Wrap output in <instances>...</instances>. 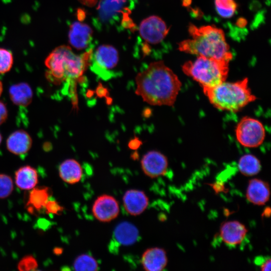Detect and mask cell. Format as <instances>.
Returning a JSON list of instances; mask_svg holds the SVG:
<instances>
[{"label":"cell","instance_id":"obj_1","mask_svg":"<svg viewBox=\"0 0 271 271\" xmlns=\"http://www.w3.org/2000/svg\"><path fill=\"white\" fill-rule=\"evenodd\" d=\"M135 93L151 105H174L182 84L163 61L150 63L135 77Z\"/></svg>","mask_w":271,"mask_h":271},{"label":"cell","instance_id":"obj_2","mask_svg":"<svg viewBox=\"0 0 271 271\" xmlns=\"http://www.w3.org/2000/svg\"><path fill=\"white\" fill-rule=\"evenodd\" d=\"M92 52L90 49L77 55L68 46L56 47L45 61L47 79L55 84L76 82L89 66Z\"/></svg>","mask_w":271,"mask_h":271},{"label":"cell","instance_id":"obj_3","mask_svg":"<svg viewBox=\"0 0 271 271\" xmlns=\"http://www.w3.org/2000/svg\"><path fill=\"white\" fill-rule=\"evenodd\" d=\"M188 31L192 39L179 44L181 51L228 61L232 59L229 46L221 29L210 25L197 27L190 24Z\"/></svg>","mask_w":271,"mask_h":271},{"label":"cell","instance_id":"obj_4","mask_svg":"<svg viewBox=\"0 0 271 271\" xmlns=\"http://www.w3.org/2000/svg\"><path fill=\"white\" fill-rule=\"evenodd\" d=\"M248 83L246 78L234 82L225 81L203 90L210 103L217 109L236 112L256 99Z\"/></svg>","mask_w":271,"mask_h":271},{"label":"cell","instance_id":"obj_5","mask_svg":"<svg viewBox=\"0 0 271 271\" xmlns=\"http://www.w3.org/2000/svg\"><path fill=\"white\" fill-rule=\"evenodd\" d=\"M228 61L198 56L182 66L183 72L199 83L203 88L214 86L226 80L229 71Z\"/></svg>","mask_w":271,"mask_h":271},{"label":"cell","instance_id":"obj_6","mask_svg":"<svg viewBox=\"0 0 271 271\" xmlns=\"http://www.w3.org/2000/svg\"><path fill=\"white\" fill-rule=\"evenodd\" d=\"M238 142L243 146L256 148L259 146L265 138V129L258 120L245 116L238 123L235 129Z\"/></svg>","mask_w":271,"mask_h":271},{"label":"cell","instance_id":"obj_7","mask_svg":"<svg viewBox=\"0 0 271 271\" xmlns=\"http://www.w3.org/2000/svg\"><path fill=\"white\" fill-rule=\"evenodd\" d=\"M118 61L117 50L111 45L103 44L92 52L89 66L96 74L106 78L117 66Z\"/></svg>","mask_w":271,"mask_h":271},{"label":"cell","instance_id":"obj_8","mask_svg":"<svg viewBox=\"0 0 271 271\" xmlns=\"http://www.w3.org/2000/svg\"><path fill=\"white\" fill-rule=\"evenodd\" d=\"M169 30L165 22L157 16H151L144 19L139 26L141 37L146 42L151 44L162 42Z\"/></svg>","mask_w":271,"mask_h":271},{"label":"cell","instance_id":"obj_9","mask_svg":"<svg viewBox=\"0 0 271 271\" xmlns=\"http://www.w3.org/2000/svg\"><path fill=\"white\" fill-rule=\"evenodd\" d=\"M120 207L117 200L112 196L102 194L94 201L92 206L94 217L102 222H108L119 215Z\"/></svg>","mask_w":271,"mask_h":271},{"label":"cell","instance_id":"obj_10","mask_svg":"<svg viewBox=\"0 0 271 271\" xmlns=\"http://www.w3.org/2000/svg\"><path fill=\"white\" fill-rule=\"evenodd\" d=\"M141 165L146 175L151 178H155L166 173L168 161L167 157L161 152L151 151L143 156Z\"/></svg>","mask_w":271,"mask_h":271},{"label":"cell","instance_id":"obj_11","mask_svg":"<svg viewBox=\"0 0 271 271\" xmlns=\"http://www.w3.org/2000/svg\"><path fill=\"white\" fill-rule=\"evenodd\" d=\"M219 232L221 239L225 244L234 246L242 242L248 232V229L241 222L230 220L221 224Z\"/></svg>","mask_w":271,"mask_h":271},{"label":"cell","instance_id":"obj_12","mask_svg":"<svg viewBox=\"0 0 271 271\" xmlns=\"http://www.w3.org/2000/svg\"><path fill=\"white\" fill-rule=\"evenodd\" d=\"M122 202L125 210L132 216H138L143 213L149 203L146 194L138 189L127 190L123 196Z\"/></svg>","mask_w":271,"mask_h":271},{"label":"cell","instance_id":"obj_13","mask_svg":"<svg viewBox=\"0 0 271 271\" xmlns=\"http://www.w3.org/2000/svg\"><path fill=\"white\" fill-rule=\"evenodd\" d=\"M92 37V30L86 24L75 22L70 26L68 33L69 42L71 46L81 50L90 44Z\"/></svg>","mask_w":271,"mask_h":271},{"label":"cell","instance_id":"obj_14","mask_svg":"<svg viewBox=\"0 0 271 271\" xmlns=\"http://www.w3.org/2000/svg\"><path fill=\"white\" fill-rule=\"evenodd\" d=\"M141 264L147 271H161L167 266L168 257L166 250L155 247L148 248L143 253Z\"/></svg>","mask_w":271,"mask_h":271},{"label":"cell","instance_id":"obj_15","mask_svg":"<svg viewBox=\"0 0 271 271\" xmlns=\"http://www.w3.org/2000/svg\"><path fill=\"white\" fill-rule=\"evenodd\" d=\"M269 184L261 179L253 178L249 180L246 192L247 200L254 205H264L270 197Z\"/></svg>","mask_w":271,"mask_h":271},{"label":"cell","instance_id":"obj_16","mask_svg":"<svg viewBox=\"0 0 271 271\" xmlns=\"http://www.w3.org/2000/svg\"><path fill=\"white\" fill-rule=\"evenodd\" d=\"M32 145L31 137L27 132L23 130L13 132L7 140L8 150L16 155L26 154L30 150Z\"/></svg>","mask_w":271,"mask_h":271},{"label":"cell","instance_id":"obj_17","mask_svg":"<svg viewBox=\"0 0 271 271\" xmlns=\"http://www.w3.org/2000/svg\"><path fill=\"white\" fill-rule=\"evenodd\" d=\"M58 171L61 179L69 184L78 183L83 176L81 165L73 159H68L64 161L59 165Z\"/></svg>","mask_w":271,"mask_h":271},{"label":"cell","instance_id":"obj_18","mask_svg":"<svg viewBox=\"0 0 271 271\" xmlns=\"http://www.w3.org/2000/svg\"><path fill=\"white\" fill-rule=\"evenodd\" d=\"M26 204L27 210L32 214L44 209L50 198L51 190L47 187H34L31 189Z\"/></svg>","mask_w":271,"mask_h":271},{"label":"cell","instance_id":"obj_19","mask_svg":"<svg viewBox=\"0 0 271 271\" xmlns=\"http://www.w3.org/2000/svg\"><path fill=\"white\" fill-rule=\"evenodd\" d=\"M114 239L120 244L129 245L138 239L139 231L132 223L124 221L118 224L114 230Z\"/></svg>","mask_w":271,"mask_h":271},{"label":"cell","instance_id":"obj_20","mask_svg":"<svg viewBox=\"0 0 271 271\" xmlns=\"http://www.w3.org/2000/svg\"><path fill=\"white\" fill-rule=\"evenodd\" d=\"M38 182L37 171L30 166H23L15 172V183L22 190H31L36 187Z\"/></svg>","mask_w":271,"mask_h":271},{"label":"cell","instance_id":"obj_21","mask_svg":"<svg viewBox=\"0 0 271 271\" xmlns=\"http://www.w3.org/2000/svg\"><path fill=\"white\" fill-rule=\"evenodd\" d=\"M10 98L13 102L19 106H27L33 98V92L30 85L21 82L12 85L9 89Z\"/></svg>","mask_w":271,"mask_h":271},{"label":"cell","instance_id":"obj_22","mask_svg":"<svg viewBox=\"0 0 271 271\" xmlns=\"http://www.w3.org/2000/svg\"><path fill=\"white\" fill-rule=\"evenodd\" d=\"M238 167L243 175L250 177L257 174L261 170V166L260 161L255 156L245 154L239 159Z\"/></svg>","mask_w":271,"mask_h":271},{"label":"cell","instance_id":"obj_23","mask_svg":"<svg viewBox=\"0 0 271 271\" xmlns=\"http://www.w3.org/2000/svg\"><path fill=\"white\" fill-rule=\"evenodd\" d=\"M98 267L97 260L88 254L78 255L73 262V268L75 270L94 271L97 270Z\"/></svg>","mask_w":271,"mask_h":271},{"label":"cell","instance_id":"obj_24","mask_svg":"<svg viewBox=\"0 0 271 271\" xmlns=\"http://www.w3.org/2000/svg\"><path fill=\"white\" fill-rule=\"evenodd\" d=\"M215 5L217 13L223 18L232 17L237 7L234 0H215Z\"/></svg>","mask_w":271,"mask_h":271},{"label":"cell","instance_id":"obj_25","mask_svg":"<svg viewBox=\"0 0 271 271\" xmlns=\"http://www.w3.org/2000/svg\"><path fill=\"white\" fill-rule=\"evenodd\" d=\"M14 189L13 181L11 177L0 174V199L9 196Z\"/></svg>","mask_w":271,"mask_h":271},{"label":"cell","instance_id":"obj_26","mask_svg":"<svg viewBox=\"0 0 271 271\" xmlns=\"http://www.w3.org/2000/svg\"><path fill=\"white\" fill-rule=\"evenodd\" d=\"M13 64L12 53L9 50L0 48V74L10 70Z\"/></svg>","mask_w":271,"mask_h":271},{"label":"cell","instance_id":"obj_27","mask_svg":"<svg viewBox=\"0 0 271 271\" xmlns=\"http://www.w3.org/2000/svg\"><path fill=\"white\" fill-rule=\"evenodd\" d=\"M38 264L36 258L31 255L23 257L18 264V268L21 271H29L35 270Z\"/></svg>","mask_w":271,"mask_h":271},{"label":"cell","instance_id":"obj_28","mask_svg":"<svg viewBox=\"0 0 271 271\" xmlns=\"http://www.w3.org/2000/svg\"><path fill=\"white\" fill-rule=\"evenodd\" d=\"M46 213L48 214L59 215L63 210V207L55 200H50L47 201L44 207Z\"/></svg>","mask_w":271,"mask_h":271},{"label":"cell","instance_id":"obj_29","mask_svg":"<svg viewBox=\"0 0 271 271\" xmlns=\"http://www.w3.org/2000/svg\"><path fill=\"white\" fill-rule=\"evenodd\" d=\"M8 116V110L5 104L0 101V125L5 121Z\"/></svg>","mask_w":271,"mask_h":271},{"label":"cell","instance_id":"obj_30","mask_svg":"<svg viewBox=\"0 0 271 271\" xmlns=\"http://www.w3.org/2000/svg\"><path fill=\"white\" fill-rule=\"evenodd\" d=\"M270 258H269L262 263L260 266V269L262 271H270Z\"/></svg>","mask_w":271,"mask_h":271},{"label":"cell","instance_id":"obj_31","mask_svg":"<svg viewBox=\"0 0 271 271\" xmlns=\"http://www.w3.org/2000/svg\"><path fill=\"white\" fill-rule=\"evenodd\" d=\"M270 209L269 207H266L264 210L262 215L263 216H265L267 217H269L270 216Z\"/></svg>","mask_w":271,"mask_h":271},{"label":"cell","instance_id":"obj_32","mask_svg":"<svg viewBox=\"0 0 271 271\" xmlns=\"http://www.w3.org/2000/svg\"><path fill=\"white\" fill-rule=\"evenodd\" d=\"M62 249L60 248H55L54 250V253L59 254L62 253Z\"/></svg>","mask_w":271,"mask_h":271},{"label":"cell","instance_id":"obj_33","mask_svg":"<svg viewBox=\"0 0 271 271\" xmlns=\"http://www.w3.org/2000/svg\"><path fill=\"white\" fill-rule=\"evenodd\" d=\"M3 84L1 81L0 80V96L1 95L2 93L3 92Z\"/></svg>","mask_w":271,"mask_h":271},{"label":"cell","instance_id":"obj_34","mask_svg":"<svg viewBox=\"0 0 271 271\" xmlns=\"http://www.w3.org/2000/svg\"><path fill=\"white\" fill-rule=\"evenodd\" d=\"M2 136H1V134L0 133V144H1V142H2Z\"/></svg>","mask_w":271,"mask_h":271}]
</instances>
